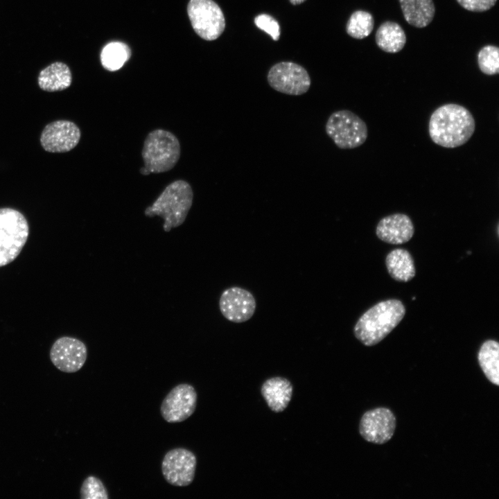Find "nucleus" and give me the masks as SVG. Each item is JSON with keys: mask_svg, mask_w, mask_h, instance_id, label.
Segmentation results:
<instances>
[{"mask_svg": "<svg viewBox=\"0 0 499 499\" xmlns=\"http://www.w3.org/2000/svg\"><path fill=\"white\" fill-rule=\"evenodd\" d=\"M219 308L227 320L242 323L249 320L254 314L256 300L249 290L237 286L230 287L222 292Z\"/></svg>", "mask_w": 499, "mask_h": 499, "instance_id": "nucleus-13", "label": "nucleus"}, {"mask_svg": "<svg viewBox=\"0 0 499 499\" xmlns=\"http://www.w3.org/2000/svg\"><path fill=\"white\" fill-rule=\"evenodd\" d=\"M255 25L261 30L270 35L275 41L280 36V27L278 21L268 14H261L254 19Z\"/></svg>", "mask_w": 499, "mask_h": 499, "instance_id": "nucleus-26", "label": "nucleus"}, {"mask_svg": "<svg viewBox=\"0 0 499 499\" xmlns=\"http://www.w3.org/2000/svg\"><path fill=\"white\" fill-rule=\"evenodd\" d=\"M405 314V308L400 300L380 301L360 316L353 328L354 335L364 345L374 346L400 323Z\"/></svg>", "mask_w": 499, "mask_h": 499, "instance_id": "nucleus-2", "label": "nucleus"}, {"mask_svg": "<svg viewBox=\"0 0 499 499\" xmlns=\"http://www.w3.org/2000/svg\"><path fill=\"white\" fill-rule=\"evenodd\" d=\"M261 394L268 407L273 412H280L285 410L290 401L292 386L286 378H272L263 384Z\"/></svg>", "mask_w": 499, "mask_h": 499, "instance_id": "nucleus-16", "label": "nucleus"}, {"mask_svg": "<svg viewBox=\"0 0 499 499\" xmlns=\"http://www.w3.org/2000/svg\"><path fill=\"white\" fill-rule=\"evenodd\" d=\"M374 26V17L365 10H356L349 19L346 30L349 35L356 39H364L370 35Z\"/></svg>", "mask_w": 499, "mask_h": 499, "instance_id": "nucleus-23", "label": "nucleus"}, {"mask_svg": "<svg viewBox=\"0 0 499 499\" xmlns=\"http://www.w3.org/2000/svg\"><path fill=\"white\" fill-rule=\"evenodd\" d=\"M385 265L391 277L398 281H409L416 273L414 260L404 249H395L388 253Z\"/></svg>", "mask_w": 499, "mask_h": 499, "instance_id": "nucleus-19", "label": "nucleus"}, {"mask_svg": "<svg viewBox=\"0 0 499 499\" xmlns=\"http://www.w3.org/2000/svg\"><path fill=\"white\" fill-rule=\"evenodd\" d=\"M414 233L410 218L403 213H394L383 218L378 223V238L389 244H402L409 241Z\"/></svg>", "mask_w": 499, "mask_h": 499, "instance_id": "nucleus-15", "label": "nucleus"}, {"mask_svg": "<svg viewBox=\"0 0 499 499\" xmlns=\"http://www.w3.org/2000/svg\"><path fill=\"white\" fill-rule=\"evenodd\" d=\"M478 64L480 71L489 76L499 73V49L496 46L487 45L478 54Z\"/></svg>", "mask_w": 499, "mask_h": 499, "instance_id": "nucleus-24", "label": "nucleus"}, {"mask_svg": "<svg viewBox=\"0 0 499 499\" xmlns=\"http://www.w3.org/2000/svg\"><path fill=\"white\" fill-rule=\"evenodd\" d=\"M376 42L383 51L394 53L404 47L406 35L399 24L387 21L378 27L376 33Z\"/></svg>", "mask_w": 499, "mask_h": 499, "instance_id": "nucleus-20", "label": "nucleus"}, {"mask_svg": "<svg viewBox=\"0 0 499 499\" xmlns=\"http://www.w3.org/2000/svg\"><path fill=\"white\" fill-rule=\"evenodd\" d=\"M403 17L412 26L424 28L432 21L435 8L432 0H399Z\"/></svg>", "mask_w": 499, "mask_h": 499, "instance_id": "nucleus-18", "label": "nucleus"}, {"mask_svg": "<svg viewBox=\"0 0 499 499\" xmlns=\"http://www.w3.org/2000/svg\"><path fill=\"white\" fill-rule=\"evenodd\" d=\"M38 85L44 91L53 92L67 89L71 84L72 75L64 62H55L43 69L38 76Z\"/></svg>", "mask_w": 499, "mask_h": 499, "instance_id": "nucleus-17", "label": "nucleus"}, {"mask_svg": "<svg viewBox=\"0 0 499 499\" xmlns=\"http://www.w3.org/2000/svg\"><path fill=\"white\" fill-rule=\"evenodd\" d=\"M197 458L189 449L175 448L168 450L161 462V472L166 481L176 487L191 484L195 478Z\"/></svg>", "mask_w": 499, "mask_h": 499, "instance_id": "nucleus-9", "label": "nucleus"}, {"mask_svg": "<svg viewBox=\"0 0 499 499\" xmlns=\"http://www.w3.org/2000/svg\"><path fill=\"white\" fill-rule=\"evenodd\" d=\"M87 358V349L80 340L69 336L57 339L50 349V358L53 365L66 373L80 370Z\"/></svg>", "mask_w": 499, "mask_h": 499, "instance_id": "nucleus-11", "label": "nucleus"}, {"mask_svg": "<svg viewBox=\"0 0 499 499\" xmlns=\"http://www.w3.org/2000/svg\"><path fill=\"white\" fill-rule=\"evenodd\" d=\"M181 148L179 140L172 132L157 129L148 133L143 142L142 175L161 173L170 170L178 162Z\"/></svg>", "mask_w": 499, "mask_h": 499, "instance_id": "nucleus-4", "label": "nucleus"}, {"mask_svg": "<svg viewBox=\"0 0 499 499\" xmlns=\"http://www.w3.org/2000/svg\"><path fill=\"white\" fill-rule=\"evenodd\" d=\"M81 499H108L109 495L103 482L97 477L89 475L80 487Z\"/></svg>", "mask_w": 499, "mask_h": 499, "instance_id": "nucleus-25", "label": "nucleus"}, {"mask_svg": "<svg viewBox=\"0 0 499 499\" xmlns=\"http://www.w3.org/2000/svg\"><path fill=\"white\" fill-rule=\"evenodd\" d=\"M132 55L130 46L124 42L114 41L102 49L100 59L103 67L109 71L120 69Z\"/></svg>", "mask_w": 499, "mask_h": 499, "instance_id": "nucleus-22", "label": "nucleus"}, {"mask_svg": "<svg viewBox=\"0 0 499 499\" xmlns=\"http://www.w3.org/2000/svg\"><path fill=\"white\" fill-rule=\"evenodd\" d=\"M193 192L191 185L182 180L169 184L153 202L146 207L147 217L158 216L164 220L163 229L168 232L182 225L192 206Z\"/></svg>", "mask_w": 499, "mask_h": 499, "instance_id": "nucleus-3", "label": "nucleus"}, {"mask_svg": "<svg viewBox=\"0 0 499 499\" xmlns=\"http://www.w3.org/2000/svg\"><path fill=\"white\" fill-rule=\"evenodd\" d=\"M198 394L194 387L181 383L170 389L163 399L160 413L168 423H180L190 417L197 405Z\"/></svg>", "mask_w": 499, "mask_h": 499, "instance_id": "nucleus-10", "label": "nucleus"}, {"mask_svg": "<svg viewBox=\"0 0 499 499\" xmlns=\"http://www.w3.org/2000/svg\"><path fill=\"white\" fill-rule=\"evenodd\" d=\"M396 425V417L390 410L378 408L369 410L362 415L359 432L367 441L383 444L393 437Z\"/></svg>", "mask_w": 499, "mask_h": 499, "instance_id": "nucleus-12", "label": "nucleus"}, {"mask_svg": "<svg viewBox=\"0 0 499 499\" xmlns=\"http://www.w3.org/2000/svg\"><path fill=\"white\" fill-rule=\"evenodd\" d=\"M80 136V130L74 123L59 120L45 126L40 136V143L47 152H66L78 145Z\"/></svg>", "mask_w": 499, "mask_h": 499, "instance_id": "nucleus-14", "label": "nucleus"}, {"mask_svg": "<svg viewBox=\"0 0 499 499\" xmlns=\"http://www.w3.org/2000/svg\"><path fill=\"white\" fill-rule=\"evenodd\" d=\"M475 129V119L462 105L448 103L431 114L428 130L432 141L442 147L457 148L466 143Z\"/></svg>", "mask_w": 499, "mask_h": 499, "instance_id": "nucleus-1", "label": "nucleus"}, {"mask_svg": "<svg viewBox=\"0 0 499 499\" xmlns=\"http://www.w3.org/2000/svg\"><path fill=\"white\" fill-rule=\"evenodd\" d=\"M267 80L274 90L291 96L304 94L311 84L306 70L292 62H281L273 65L268 71Z\"/></svg>", "mask_w": 499, "mask_h": 499, "instance_id": "nucleus-8", "label": "nucleus"}, {"mask_svg": "<svg viewBox=\"0 0 499 499\" xmlns=\"http://www.w3.org/2000/svg\"><path fill=\"white\" fill-rule=\"evenodd\" d=\"M187 14L193 29L203 40H215L225 30L224 14L213 0H189Z\"/></svg>", "mask_w": 499, "mask_h": 499, "instance_id": "nucleus-7", "label": "nucleus"}, {"mask_svg": "<svg viewBox=\"0 0 499 499\" xmlns=\"http://www.w3.org/2000/svg\"><path fill=\"white\" fill-rule=\"evenodd\" d=\"M479 365L487 379L499 385V344L496 340H486L478 356Z\"/></svg>", "mask_w": 499, "mask_h": 499, "instance_id": "nucleus-21", "label": "nucleus"}, {"mask_svg": "<svg viewBox=\"0 0 499 499\" xmlns=\"http://www.w3.org/2000/svg\"><path fill=\"white\" fill-rule=\"evenodd\" d=\"M290 2L293 5L300 4L304 2L306 0H289Z\"/></svg>", "mask_w": 499, "mask_h": 499, "instance_id": "nucleus-28", "label": "nucleus"}, {"mask_svg": "<svg viewBox=\"0 0 499 499\" xmlns=\"http://www.w3.org/2000/svg\"><path fill=\"white\" fill-rule=\"evenodd\" d=\"M28 234V221L21 212L12 208L0 209V267L18 256Z\"/></svg>", "mask_w": 499, "mask_h": 499, "instance_id": "nucleus-5", "label": "nucleus"}, {"mask_svg": "<svg viewBox=\"0 0 499 499\" xmlns=\"http://www.w3.org/2000/svg\"><path fill=\"white\" fill-rule=\"evenodd\" d=\"M464 9L472 12H484L494 6L497 0H457Z\"/></svg>", "mask_w": 499, "mask_h": 499, "instance_id": "nucleus-27", "label": "nucleus"}, {"mask_svg": "<svg viewBox=\"0 0 499 499\" xmlns=\"http://www.w3.org/2000/svg\"><path fill=\"white\" fill-rule=\"evenodd\" d=\"M325 130L336 146L343 150L360 146L368 136L366 123L347 110L333 112L326 121Z\"/></svg>", "mask_w": 499, "mask_h": 499, "instance_id": "nucleus-6", "label": "nucleus"}]
</instances>
